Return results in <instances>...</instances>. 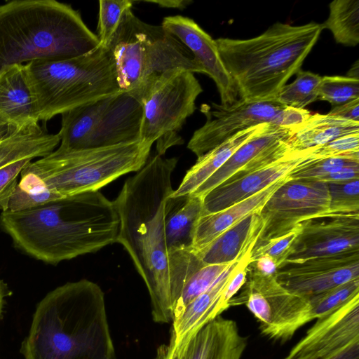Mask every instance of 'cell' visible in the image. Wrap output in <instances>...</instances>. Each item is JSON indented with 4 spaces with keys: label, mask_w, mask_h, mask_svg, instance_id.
<instances>
[{
    "label": "cell",
    "mask_w": 359,
    "mask_h": 359,
    "mask_svg": "<svg viewBox=\"0 0 359 359\" xmlns=\"http://www.w3.org/2000/svg\"><path fill=\"white\" fill-rule=\"evenodd\" d=\"M175 157L158 154L127 179L113 201L119 218L117 243L131 257L147 288L151 316L172 321L174 310L190 277L203 265L193 251L171 254L165 244V221L174 189Z\"/></svg>",
    "instance_id": "1"
},
{
    "label": "cell",
    "mask_w": 359,
    "mask_h": 359,
    "mask_svg": "<svg viewBox=\"0 0 359 359\" xmlns=\"http://www.w3.org/2000/svg\"><path fill=\"white\" fill-rule=\"evenodd\" d=\"M0 228L23 253L56 265L117 243L119 218L113 201L92 191L1 212Z\"/></svg>",
    "instance_id": "2"
},
{
    "label": "cell",
    "mask_w": 359,
    "mask_h": 359,
    "mask_svg": "<svg viewBox=\"0 0 359 359\" xmlns=\"http://www.w3.org/2000/svg\"><path fill=\"white\" fill-rule=\"evenodd\" d=\"M20 353L24 359L114 358L101 287L81 279L49 292L36 305Z\"/></svg>",
    "instance_id": "3"
},
{
    "label": "cell",
    "mask_w": 359,
    "mask_h": 359,
    "mask_svg": "<svg viewBox=\"0 0 359 359\" xmlns=\"http://www.w3.org/2000/svg\"><path fill=\"white\" fill-rule=\"evenodd\" d=\"M98 37L71 5L55 0H15L0 6V71L37 60L84 55Z\"/></svg>",
    "instance_id": "4"
},
{
    "label": "cell",
    "mask_w": 359,
    "mask_h": 359,
    "mask_svg": "<svg viewBox=\"0 0 359 359\" xmlns=\"http://www.w3.org/2000/svg\"><path fill=\"white\" fill-rule=\"evenodd\" d=\"M323 29L313 22L299 26L276 22L254 38L215 42L240 99L271 100L301 69Z\"/></svg>",
    "instance_id": "5"
},
{
    "label": "cell",
    "mask_w": 359,
    "mask_h": 359,
    "mask_svg": "<svg viewBox=\"0 0 359 359\" xmlns=\"http://www.w3.org/2000/svg\"><path fill=\"white\" fill-rule=\"evenodd\" d=\"M39 120L48 121L120 90L114 62L106 46L60 60L25 64Z\"/></svg>",
    "instance_id": "6"
},
{
    "label": "cell",
    "mask_w": 359,
    "mask_h": 359,
    "mask_svg": "<svg viewBox=\"0 0 359 359\" xmlns=\"http://www.w3.org/2000/svg\"><path fill=\"white\" fill-rule=\"evenodd\" d=\"M106 47L114 60L120 90L134 97L170 69L204 74L183 43L161 25L142 21L132 8L125 11Z\"/></svg>",
    "instance_id": "7"
},
{
    "label": "cell",
    "mask_w": 359,
    "mask_h": 359,
    "mask_svg": "<svg viewBox=\"0 0 359 359\" xmlns=\"http://www.w3.org/2000/svg\"><path fill=\"white\" fill-rule=\"evenodd\" d=\"M151 146L139 140L78 150L58 147L22 170L34 174L63 196L99 191L121 176L140 170L149 159Z\"/></svg>",
    "instance_id": "8"
},
{
    "label": "cell",
    "mask_w": 359,
    "mask_h": 359,
    "mask_svg": "<svg viewBox=\"0 0 359 359\" xmlns=\"http://www.w3.org/2000/svg\"><path fill=\"white\" fill-rule=\"evenodd\" d=\"M59 147L86 149L140 140L142 107L126 91L104 97L61 114Z\"/></svg>",
    "instance_id": "9"
},
{
    "label": "cell",
    "mask_w": 359,
    "mask_h": 359,
    "mask_svg": "<svg viewBox=\"0 0 359 359\" xmlns=\"http://www.w3.org/2000/svg\"><path fill=\"white\" fill-rule=\"evenodd\" d=\"M202 92L194 73L184 69H170L156 79L135 96L142 107L140 140L156 142L160 156L182 144L178 132L195 111Z\"/></svg>",
    "instance_id": "10"
},
{
    "label": "cell",
    "mask_w": 359,
    "mask_h": 359,
    "mask_svg": "<svg viewBox=\"0 0 359 359\" xmlns=\"http://www.w3.org/2000/svg\"><path fill=\"white\" fill-rule=\"evenodd\" d=\"M229 302L245 305L259 323L260 333L280 343L313 320L309 298L293 293L278 283L275 275L260 274L248 265L247 280Z\"/></svg>",
    "instance_id": "11"
},
{
    "label": "cell",
    "mask_w": 359,
    "mask_h": 359,
    "mask_svg": "<svg viewBox=\"0 0 359 359\" xmlns=\"http://www.w3.org/2000/svg\"><path fill=\"white\" fill-rule=\"evenodd\" d=\"M204 125L196 130L187 148L199 157L237 133L262 123L297 127L311 114L305 109L285 107L275 100L247 101L238 99L229 105L203 104Z\"/></svg>",
    "instance_id": "12"
},
{
    "label": "cell",
    "mask_w": 359,
    "mask_h": 359,
    "mask_svg": "<svg viewBox=\"0 0 359 359\" xmlns=\"http://www.w3.org/2000/svg\"><path fill=\"white\" fill-rule=\"evenodd\" d=\"M329 208L327 183L290 179L260 210L263 226L255 245L285 235L305 220L329 214Z\"/></svg>",
    "instance_id": "13"
},
{
    "label": "cell",
    "mask_w": 359,
    "mask_h": 359,
    "mask_svg": "<svg viewBox=\"0 0 359 359\" xmlns=\"http://www.w3.org/2000/svg\"><path fill=\"white\" fill-rule=\"evenodd\" d=\"M353 251H359V214H327L299 225L282 265Z\"/></svg>",
    "instance_id": "14"
},
{
    "label": "cell",
    "mask_w": 359,
    "mask_h": 359,
    "mask_svg": "<svg viewBox=\"0 0 359 359\" xmlns=\"http://www.w3.org/2000/svg\"><path fill=\"white\" fill-rule=\"evenodd\" d=\"M275 278L287 290L309 298L358 279L359 251L285 264L278 268Z\"/></svg>",
    "instance_id": "15"
},
{
    "label": "cell",
    "mask_w": 359,
    "mask_h": 359,
    "mask_svg": "<svg viewBox=\"0 0 359 359\" xmlns=\"http://www.w3.org/2000/svg\"><path fill=\"white\" fill-rule=\"evenodd\" d=\"M294 128L265 124L190 196L202 198L227 180L257 170L280 159L292 151L289 140Z\"/></svg>",
    "instance_id": "16"
},
{
    "label": "cell",
    "mask_w": 359,
    "mask_h": 359,
    "mask_svg": "<svg viewBox=\"0 0 359 359\" xmlns=\"http://www.w3.org/2000/svg\"><path fill=\"white\" fill-rule=\"evenodd\" d=\"M359 341V294L316 319L283 359H329Z\"/></svg>",
    "instance_id": "17"
},
{
    "label": "cell",
    "mask_w": 359,
    "mask_h": 359,
    "mask_svg": "<svg viewBox=\"0 0 359 359\" xmlns=\"http://www.w3.org/2000/svg\"><path fill=\"white\" fill-rule=\"evenodd\" d=\"M161 26L189 50L204 74L213 79L222 104L229 105L238 100L236 86L222 62L215 39L194 20L180 15L165 17Z\"/></svg>",
    "instance_id": "18"
},
{
    "label": "cell",
    "mask_w": 359,
    "mask_h": 359,
    "mask_svg": "<svg viewBox=\"0 0 359 359\" xmlns=\"http://www.w3.org/2000/svg\"><path fill=\"white\" fill-rule=\"evenodd\" d=\"M314 149L292 151L267 166L227 180L202 198V215L221 211L266 189L309 159Z\"/></svg>",
    "instance_id": "19"
},
{
    "label": "cell",
    "mask_w": 359,
    "mask_h": 359,
    "mask_svg": "<svg viewBox=\"0 0 359 359\" xmlns=\"http://www.w3.org/2000/svg\"><path fill=\"white\" fill-rule=\"evenodd\" d=\"M247 346L236 322L219 316L181 346L161 345L154 359H241Z\"/></svg>",
    "instance_id": "20"
},
{
    "label": "cell",
    "mask_w": 359,
    "mask_h": 359,
    "mask_svg": "<svg viewBox=\"0 0 359 359\" xmlns=\"http://www.w3.org/2000/svg\"><path fill=\"white\" fill-rule=\"evenodd\" d=\"M242 258L231 263L207 290L193 299L172 320L170 339L166 344L168 348L172 349L181 346L230 308L224 299V290Z\"/></svg>",
    "instance_id": "21"
},
{
    "label": "cell",
    "mask_w": 359,
    "mask_h": 359,
    "mask_svg": "<svg viewBox=\"0 0 359 359\" xmlns=\"http://www.w3.org/2000/svg\"><path fill=\"white\" fill-rule=\"evenodd\" d=\"M0 119L17 128L39 121L25 64L0 71Z\"/></svg>",
    "instance_id": "22"
},
{
    "label": "cell",
    "mask_w": 359,
    "mask_h": 359,
    "mask_svg": "<svg viewBox=\"0 0 359 359\" xmlns=\"http://www.w3.org/2000/svg\"><path fill=\"white\" fill-rule=\"evenodd\" d=\"M263 226L259 212H252L196 252L203 264H229L252 249Z\"/></svg>",
    "instance_id": "23"
},
{
    "label": "cell",
    "mask_w": 359,
    "mask_h": 359,
    "mask_svg": "<svg viewBox=\"0 0 359 359\" xmlns=\"http://www.w3.org/2000/svg\"><path fill=\"white\" fill-rule=\"evenodd\" d=\"M290 179L287 175L244 201L221 211L201 215L195 227L193 251L198 252L249 214L259 212L273 193Z\"/></svg>",
    "instance_id": "24"
},
{
    "label": "cell",
    "mask_w": 359,
    "mask_h": 359,
    "mask_svg": "<svg viewBox=\"0 0 359 359\" xmlns=\"http://www.w3.org/2000/svg\"><path fill=\"white\" fill-rule=\"evenodd\" d=\"M60 142L58 134H50L38 123L17 128L0 142V169L20 161L42 158Z\"/></svg>",
    "instance_id": "25"
},
{
    "label": "cell",
    "mask_w": 359,
    "mask_h": 359,
    "mask_svg": "<svg viewBox=\"0 0 359 359\" xmlns=\"http://www.w3.org/2000/svg\"><path fill=\"white\" fill-rule=\"evenodd\" d=\"M203 209L200 197L171 196L165 221V244L170 253L193 251L195 227Z\"/></svg>",
    "instance_id": "26"
},
{
    "label": "cell",
    "mask_w": 359,
    "mask_h": 359,
    "mask_svg": "<svg viewBox=\"0 0 359 359\" xmlns=\"http://www.w3.org/2000/svg\"><path fill=\"white\" fill-rule=\"evenodd\" d=\"M265 124L240 131L203 155L198 157L195 164L187 170L182 182L172 196L191 195L205 181L212 176L231 156Z\"/></svg>",
    "instance_id": "27"
},
{
    "label": "cell",
    "mask_w": 359,
    "mask_h": 359,
    "mask_svg": "<svg viewBox=\"0 0 359 359\" xmlns=\"http://www.w3.org/2000/svg\"><path fill=\"white\" fill-rule=\"evenodd\" d=\"M359 133V122L315 114L295 127L289 140L291 151L323 146L338 137Z\"/></svg>",
    "instance_id": "28"
},
{
    "label": "cell",
    "mask_w": 359,
    "mask_h": 359,
    "mask_svg": "<svg viewBox=\"0 0 359 359\" xmlns=\"http://www.w3.org/2000/svg\"><path fill=\"white\" fill-rule=\"evenodd\" d=\"M327 19L323 29L331 31L338 43L355 46L359 43V1L334 0L329 5Z\"/></svg>",
    "instance_id": "29"
},
{
    "label": "cell",
    "mask_w": 359,
    "mask_h": 359,
    "mask_svg": "<svg viewBox=\"0 0 359 359\" xmlns=\"http://www.w3.org/2000/svg\"><path fill=\"white\" fill-rule=\"evenodd\" d=\"M6 211L18 212L31 209L63 197L48 189L34 174L22 170Z\"/></svg>",
    "instance_id": "30"
},
{
    "label": "cell",
    "mask_w": 359,
    "mask_h": 359,
    "mask_svg": "<svg viewBox=\"0 0 359 359\" xmlns=\"http://www.w3.org/2000/svg\"><path fill=\"white\" fill-rule=\"evenodd\" d=\"M296 74L294 81L285 85L274 100L285 107L302 109L318 100L322 76L302 69Z\"/></svg>",
    "instance_id": "31"
},
{
    "label": "cell",
    "mask_w": 359,
    "mask_h": 359,
    "mask_svg": "<svg viewBox=\"0 0 359 359\" xmlns=\"http://www.w3.org/2000/svg\"><path fill=\"white\" fill-rule=\"evenodd\" d=\"M359 294V278L309 298L313 319L325 316Z\"/></svg>",
    "instance_id": "32"
},
{
    "label": "cell",
    "mask_w": 359,
    "mask_h": 359,
    "mask_svg": "<svg viewBox=\"0 0 359 359\" xmlns=\"http://www.w3.org/2000/svg\"><path fill=\"white\" fill-rule=\"evenodd\" d=\"M231 264H204L199 268L186 283L175 306L173 319L177 317L193 299L207 290Z\"/></svg>",
    "instance_id": "33"
},
{
    "label": "cell",
    "mask_w": 359,
    "mask_h": 359,
    "mask_svg": "<svg viewBox=\"0 0 359 359\" xmlns=\"http://www.w3.org/2000/svg\"><path fill=\"white\" fill-rule=\"evenodd\" d=\"M359 165V156H342L305 161L291 171V180H315L348 166Z\"/></svg>",
    "instance_id": "34"
},
{
    "label": "cell",
    "mask_w": 359,
    "mask_h": 359,
    "mask_svg": "<svg viewBox=\"0 0 359 359\" xmlns=\"http://www.w3.org/2000/svg\"><path fill=\"white\" fill-rule=\"evenodd\" d=\"M359 99V79L341 76L322 77L318 100L334 107Z\"/></svg>",
    "instance_id": "35"
},
{
    "label": "cell",
    "mask_w": 359,
    "mask_h": 359,
    "mask_svg": "<svg viewBox=\"0 0 359 359\" xmlns=\"http://www.w3.org/2000/svg\"><path fill=\"white\" fill-rule=\"evenodd\" d=\"M329 214H359V179L329 183Z\"/></svg>",
    "instance_id": "36"
},
{
    "label": "cell",
    "mask_w": 359,
    "mask_h": 359,
    "mask_svg": "<svg viewBox=\"0 0 359 359\" xmlns=\"http://www.w3.org/2000/svg\"><path fill=\"white\" fill-rule=\"evenodd\" d=\"M135 1L131 0H100L99 1V16L97 37L100 46H106L116 31L122 15L126 11L131 9Z\"/></svg>",
    "instance_id": "37"
},
{
    "label": "cell",
    "mask_w": 359,
    "mask_h": 359,
    "mask_svg": "<svg viewBox=\"0 0 359 359\" xmlns=\"http://www.w3.org/2000/svg\"><path fill=\"white\" fill-rule=\"evenodd\" d=\"M298 227L299 226L285 235L255 245L251 252V262L260 256L267 255L275 259L279 268L285 261L297 237Z\"/></svg>",
    "instance_id": "38"
},
{
    "label": "cell",
    "mask_w": 359,
    "mask_h": 359,
    "mask_svg": "<svg viewBox=\"0 0 359 359\" xmlns=\"http://www.w3.org/2000/svg\"><path fill=\"white\" fill-rule=\"evenodd\" d=\"M342 156H359V133L344 135L315 147L311 158Z\"/></svg>",
    "instance_id": "39"
},
{
    "label": "cell",
    "mask_w": 359,
    "mask_h": 359,
    "mask_svg": "<svg viewBox=\"0 0 359 359\" xmlns=\"http://www.w3.org/2000/svg\"><path fill=\"white\" fill-rule=\"evenodd\" d=\"M32 160L20 161L0 169V210L7 209L8 201L18 182V177L23 168Z\"/></svg>",
    "instance_id": "40"
},
{
    "label": "cell",
    "mask_w": 359,
    "mask_h": 359,
    "mask_svg": "<svg viewBox=\"0 0 359 359\" xmlns=\"http://www.w3.org/2000/svg\"><path fill=\"white\" fill-rule=\"evenodd\" d=\"M359 179V165L348 166L318 177L314 180L324 183H336Z\"/></svg>",
    "instance_id": "41"
},
{
    "label": "cell",
    "mask_w": 359,
    "mask_h": 359,
    "mask_svg": "<svg viewBox=\"0 0 359 359\" xmlns=\"http://www.w3.org/2000/svg\"><path fill=\"white\" fill-rule=\"evenodd\" d=\"M359 99L334 107L328 114L348 121L359 122Z\"/></svg>",
    "instance_id": "42"
},
{
    "label": "cell",
    "mask_w": 359,
    "mask_h": 359,
    "mask_svg": "<svg viewBox=\"0 0 359 359\" xmlns=\"http://www.w3.org/2000/svg\"><path fill=\"white\" fill-rule=\"evenodd\" d=\"M249 266L264 276L275 275L278 269L275 259L267 255L257 257L250 263Z\"/></svg>",
    "instance_id": "43"
},
{
    "label": "cell",
    "mask_w": 359,
    "mask_h": 359,
    "mask_svg": "<svg viewBox=\"0 0 359 359\" xmlns=\"http://www.w3.org/2000/svg\"><path fill=\"white\" fill-rule=\"evenodd\" d=\"M329 359H359V341L350 345Z\"/></svg>",
    "instance_id": "44"
},
{
    "label": "cell",
    "mask_w": 359,
    "mask_h": 359,
    "mask_svg": "<svg viewBox=\"0 0 359 359\" xmlns=\"http://www.w3.org/2000/svg\"><path fill=\"white\" fill-rule=\"evenodd\" d=\"M144 2L153 3L158 4L160 7L172 8L183 9L186 8L191 1L187 0H158V1H144Z\"/></svg>",
    "instance_id": "45"
},
{
    "label": "cell",
    "mask_w": 359,
    "mask_h": 359,
    "mask_svg": "<svg viewBox=\"0 0 359 359\" xmlns=\"http://www.w3.org/2000/svg\"><path fill=\"white\" fill-rule=\"evenodd\" d=\"M12 294L8 285L4 280L0 279V320L2 318L6 299Z\"/></svg>",
    "instance_id": "46"
},
{
    "label": "cell",
    "mask_w": 359,
    "mask_h": 359,
    "mask_svg": "<svg viewBox=\"0 0 359 359\" xmlns=\"http://www.w3.org/2000/svg\"><path fill=\"white\" fill-rule=\"evenodd\" d=\"M16 128L0 119V142Z\"/></svg>",
    "instance_id": "47"
},
{
    "label": "cell",
    "mask_w": 359,
    "mask_h": 359,
    "mask_svg": "<svg viewBox=\"0 0 359 359\" xmlns=\"http://www.w3.org/2000/svg\"><path fill=\"white\" fill-rule=\"evenodd\" d=\"M346 76L359 79V65L358 61H356L353 66L349 69Z\"/></svg>",
    "instance_id": "48"
},
{
    "label": "cell",
    "mask_w": 359,
    "mask_h": 359,
    "mask_svg": "<svg viewBox=\"0 0 359 359\" xmlns=\"http://www.w3.org/2000/svg\"><path fill=\"white\" fill-rule=\"evenodd\" d=\"M107 359H114V358H107Z\"/></svg>",
    "instance_id": "49"
}]
</instances>
